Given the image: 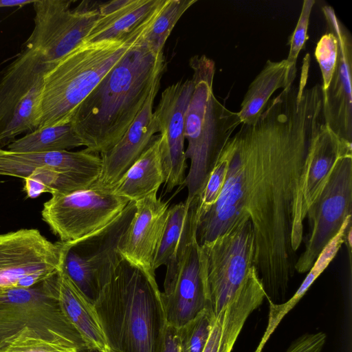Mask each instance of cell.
Returning <instances> with one entry per match:
<instances>
[{"mask_svg": "<svg viewBox=\"0 0 352 352\" xmlns=\"http://www.w3.org/2000/svg\"><path fill=\"white\" fill-rule=\"evenodd\" d=\"M57 296L64 313L87 347L101 351L108 349L94 304L68 276L63 265L57 274Z\"/></svg>", "mask_w": 352, "mask_h": 352, "instance_id": "cell-23", "label": "cell"}, {"mask_svg": "<svg viewBox=\"0 0 352 352\" xmlns=\"http://www.w3.org/2000/svg\"><path fill=\"white\" fill-rule=\"evenodd\" d=\"M162 352H182L178 328L167 324Z\"/></svg>", "mask_w": 352, "mask_h": 352, "instance_id": "cell-35", "label": "cell"}, {"mask_svg": "<svg viewBox=\"0 0 352 352\" xmlns=\"http://www.w3.org/2000/svg\"><path fill=\"white\" fill-rule=\"evenodd\" d=\"M94 307L112 352H162L167 321L156 280L122 258Z\"/></svg>", "mask_w": 352, "mask_h": 352, "instance_id": "cell-3", "label": "cell"}, {"mask_svg": "<svg viewBox=\"0 0 352 352\" xmlns=\"http://www.w3.org/2000/svg\"><path fill=\"white\" fill-rule=\"evenodd\" d=\"M165 0H113L98 6V17L83 42L124 41L143 32Z\"/></svg>", "mask_w": 352, "mask_h": 352, "instance_id": "cell-21", "label": "cell"}, {"mask_svg": "<svg viewBox=\"0 0 352 352\" xmlns=\"http://www.w3.org/2000/svg\"><path fill=\"white\" fill-rule=\"evenodd\" d=\"M102 352H112L109 348Z\"/></svg>", "mask_w": 352, "mask_h": 352, "instance_id": "cell-39", "label": "cell"}, {"mask_svg": "<svg viewBox=\"0 0 352 352\" xmlns=\"http://www.w3.org/2000/svg\"><path fill=\"white\" fill-rule=\"evenodd\" d=\"M326 339L324 332L307 333L293 341L285 352H321Z\"/></svg>", "mask_w": 352, "mask_h": 352, "instance_id": "cell-34", "label": "cell"}, {"mask_svg": "<svg viewBox=\"0 0 352 352\" xmlns=\"http://www.w3.org/2000/svg\"><path fill=\"white\" fill-rule=\"evenodd\" d=\"M124 41L82 42L50 64L43 78L38 129L70 122L78 106L142 35Z\"/></svg>", "mask_w": 352, "mask_h": 352, "instance_id": "cell-5", "label": "cell"}, {"mask_svg": "<svg viewBox=\"0 0 352 352\" xmlns=\"http://www.w3.org/2000/svg\"><path fill=\"white\" fill-rule=\"evenodd\" d=\"M129 202L95 182L87 189L52 195L41 215L60 241L74 244L107 227Z\"/></svg>", "mask_w": 352, "mask_h": 352, "instance_id": "cell-10", "label": "cell"}, {"mask_svg": "<svg viewBox=\"0 0 352 352\" xmlns=\"http://www.w3.org/2000/svg\"><path fill=\"white\" fill-rule=\"evenodd\" d=\"M197 0H165L141 36L154 54L163 52L165 43L175 25Z\"/></svg>", "mask_w": 352, "mask_h": 352, "instance_id": "cell-27", "label": "cell"}, {"mask_svg": "<svg viewBox=\"0 0 352 352\" xmlns=\"http://www.w3.org/2000/svg\"><path fill=\"white\" fill-rule=\"evenodd\" d=\"M214 315L206 308L178 328L182 352H203L208 340Z\"/></svg>", "mask_w": 352, "mask_h": 352, "instance_id": "cell-29", "label": "cell"}, {"mask_svg": "<svg viewBox=\"0 0 352 352\" xmlns=\"http://www.w3.org/2000/svg\"><path fill=\"white\" fill-rule=\"evenodd\" d=\"M141 36L72 116L70 122L89 152L104 153L122 138L162 76L163 52L154 54Z\"/></svg>", "mask_w": 352, "mask_h": 352, "instance_id": "cell-2", "label": "cell"}, {"mask_svg": "<svg viewBox=\"0 0 352 352\" xmlns=\"http://www.w3.org/2000/svg\"><path fill=\"white\" fill-rule=\"evenodd\" d=\"M35 0H0V8L21 7L32 4Z\"/></svg>", "mask_w": 352, "mask_h": 352, "instance_id": "cell-37", "label": "cell"}, {"mask_svg": "<svg viewBox=\"0 0 352 352\" xmlns=\"http://www.w3.org/2000/svg\"><path fill=\"white\" fill-rule=\"evenodd\" d=\"M161 78L154 83L142 109L122 138L111 149L100 154L101 173L96 182L98 186L111 190L138 160L155 133L158 132L153 108Z\"/></svg>", "mask_w": 352, "mask_h": 352, "instance_id": "cell-19", "label": "cell"}, {"mask_svg": "<svg viewBox=\"0 0 352 352\" xmlns=\"http://www.w3.org/2000/svg\"><path fill=\"white\" fill-rule=\"evenodd\" d=\"M57 274L30 288L0 293V351L28 339L76 348L78 352L88 348L58 299Z\"/></svg>", "mask_w": 352, "mask_h": 352, "instance_id": "cell-6", "label": "cell"}, {"mask_svg": "<svg viewBox=\"0 0 352 352\" xmlns=\"http://www.w3.org/2000/svg\"><path fill=\"white\" fill-rule=\"evenodd\" d=\"M338 43L335 34L329 31L322 35L315 49V57L319 64L322 83V91H326L336 68Z\"/></svg>", "mask_w": 352, "mask_h": 352, "instance_id": "cell-30", "label": "cell"}, {"mask_svg": "<svg viewBox=\"0 0 352 352\" xmlns=\"http://www.w3.org/2000/svg\"><path fill=\"white\" fill-rule=\"evenodd\" d=\"M164 180L160 154V135H157L111 190L129 201L135 202L157 192Z\"/></svg>", "mask_w": 352, "mask_h": 352, "instance_id": "cell-24", "label": "cell"}, {"mask_svg": "<svg viewBox=\"0 0 352 352\" xmlns=\"http://www.w3.org/2000/svg\"><path fill=\"white\" fill-rule=\"evenodd\" d=\"M70 0H35L34 28L25 47L38 52L46 63L57 62L82 43L98 17V6Z\"/></svg>", "mask_w": 352, "mask_h": 352, "instance_id": "cell-15", "label": "cell"}, {"mask_svg": "<svg viewBox=\"0 0 352 352\" xmlns=\"http://www.w3.org/2000/svg\"><path fill=\"white\" fill-rule=\"evenodd\" d=\"M201 246L206 256L208 308L215 316L235 295L254 266L250 220L239 221Z\"/></svg>", "mask_w": 352, "mask_h": 352, "instance_id": "cell-11", "label": "cell"}, {"mask_svg": "<svg viewBox=\"0 0 352 352\" xmlns=\"http://www.w3.org/2000/svg\"><path fill=\"white\" fill-rule=\"evenodd\" d=\"M314 0H305L296 28L290 38V48L286 58L292 74L296 77V61L300 50L308 39L307 30Z\"/></svg>", "mask_w": 352, "mask_h": 352, "instance_id": "cell-32", "label": "cell"}, {"mask_svg": "<svg viewBox=\"0 0 352 352\" xmlns=\"http://www.w3.org/2000/svg\"><path fill=\"white\" fill-rule=\"evenodd\" d=\"M83 146L71 122L38 129L16 139L8 149L16 153H43L68 151Z\"/></svg>", "mask_w": 352, "mask_h": 352, "instance_id": "cell-26", "label": "cell"}, {"mask_svg": "<svg viewBox=\"0 0 352 352\" xmlns=\"http://www.w3.org/2000/svg\"><path fill=\"white\" fill-rule=\"evenodd\" d=\"M327 31L338 43L336 71L326 91H322V114L326 124L338 137L352 142V38L332 7L322 8Z\"/></svg>", "mask_w": 352, "mask_h": 352, "instance_id": "cell-17", "label": "cell"}, {"mask_svg": "<svg viewBox=\"0 0 352 352\" xmlns=\"http://www.w3.org/2000/svg\"><path fill=\"white\" fill-rule=\"evenodd\" d=\"M192 90V79L181 80L168 86L162 93L154 111L160 135V154L167 192L185 182V116Z\"/></svg>", "mask_w": 352, "mask_h": 352, "instance_id": "cell-16", "label": "cell"}, {"mask_svg": "<svg viewBox=\"0 0 352 352\" xmlns=\"http://www.w3.org/2000/svg\"><path fill=\"white\" fill-rule=\"evenodd\" d=\"M188 200L176 251L166 265L161 292L167 323L176 328L208 307L206 256L196 235L198 197Z\"/></svg>", "mask_w": 352, "mask_h": 352, "instance_id": "cell-7", "label": "cell"}, {"mask_svg": "<svg viewBox=\"0 0 352 352\" xmlns=\"http://www.w3.org/2000/svg\"><path fill=\"white\" fill-rule=\"evenodd\" d=\"M228 165V157L222 150L208 177L206 186L199 197L197 207L198 212L212 206L218 199L225 183Z\"/></svg>", "mask_w": 352, "mask_h": 352, "instance_id": "cell-31", "label": "cell"}, {"mask_svg": "<svg viewBox=\"0 0 352 352\" xmlns=\"http://www.w3.org/2000/svg\"><path fill=\"white\" fill-rule=\"evenodd\" d=\"M352 154V142L338 137L322 122L314 135L302 183V215L306 214L322 190L337 160Z\"/></svg>", "mask_w": 352, "mask_h": 352, "instance_id": "cell-22", "label": "cell"}, {"mask_svg": "<svg viewBox=\"0 0 352 352\" xmlns=\"http://www.w3.org/2000/svg\"><path fill=\"white\" fill-rule=\"evenodd\" d=\"M352 212V154L340 157L319 196L309 208V232L305 250L297 258L295 271H309Z\"/></svg>", "mask_w": 352, "mask_h": 352, "instance_id": "cell-14", "label": "cell"}, {"mask_svg": "<svg viewBox=\"0 0 352 352\" xmlns=\"http://www.w3.org/2000/svg\"><path fill=\"white\" fill-rule=\"evenodd\" d=\"M68 247L50 241L36 229L0 234V293L30 288L57 273Z\"/></svg>", "mask_w": 352, "mask_h": 352, "instance_id": "cell-12", "label": "cell"}, {"mask_svg": "<svg viewBox=\"0 0 352 352\" xmlns=\"http://www.w3.org/2000/svg\"><path fill=\"white\" fill-rule=\"evenodd\" d=\"M49 65L38 52L25 47L0 72V149L38 129Z\"/></svg>", "mask_w": 352, "mask_h": 352, "instance_id": "cell-8", "label": "cell"}, {"mask_svg": "<svg viewBox=\"0 0 352 352\" xmlns=\"http://www.w3.org/2000/svg\"><path fill=\"white\" fill-rule=\"evenodd\" d=\"M80 352H102V351L100 350L96 349L87 348V349L82 350Z\"/></svg>", "mask_w": 352, "mask_h": 352, "instance_id": "cell-38", "label": "cell"}, {"mask_svg": "<svg viewBox=\"0 0 352 352\" xmlns=\"http://www.w3.org/2000/svg\"><path fill=\"white\" fill-rule=\"evenodd\" d=\"M135 211V201H130L107 227L76 243H67L63 269L93 304L122 260L118 245Z\"/></svg>", "mask_w": 352, "mask_h": 352, "instance_id": "cell-13", "label": "cell"}, {"mask_svg": "<svg viewBox=\"0 0 352 352\" xmlns=\"http://www.w3.org/2000/svg\"><path fill=\"white\" fill-rule=\"evenodd\" d=\"M295 78L286 59L276 62L267 60L243 97L241 109L237 112L241 124H255L272 94L280 88L283 89L292 85Z\"/></svg>", "mask_w": 352, "mask_h": 352, "instance_id": "cell-25", "label": "cell"}, {"mask_svg": "<svg viewBox=\"0 0 352 352\" xmlns=\"http://www.w3.org/2000/svg\"><path fill=\"white\" fill-rule=\"evenodd\" d=\"M101 168L100 155L86 149L43 153L0 149V175L36 179L52 195L89 188L99 178Z\"/></svg>", "mask_w": 352, "mask_h": 352, "instance_id": "cell-9", "label": "cell"}, {"mask_svg": "<svg viewBox=\"0 0 352 352\" xmlns=\"http://www.w3.org/2000/svg\"><path fill=\"white\" fill-rule=\"evenodd\" d=\"M190 201L186 199L175 204L168 209L167 217L156 256L154 260V269L166 265L176 251L184 221L189 207Z\"/></svg>", "mask_w": 352, "mask_h": 352, "instance_id": "cell-28", "label": "cell"}, {"mask_svg": "<svg viewBox=\"0 0 352 352\" xmlns=\"http://www.w3.org/2000/svg\"><path fill=\"white\" fill-rule=\"evenodd\" d=\"M0 352H78V351L76 348L42 340L28 339L13 342Z\"/></svg>", "mask_w": 352, "mask_h": 352, "instance_id": "cell-33", "label": "cell"}, {"mask_svg": "<svg viewBox=\"0 0 352 352\" xmlns=\"http://www.w3.org/2000/svg\"><path fill=\"white\" fill-rule=\"evenodd\" d=\"M193 90L185 116V150L190 168L184 186L187 199L199 197L223 147L241 124L237 112L227 109L215 97V63L206 55L190 58Z\"/></svg>", "mask_w": 352, "mask_h": 352, "instance_id": "cell-4", "label": "cell"}, {"mask_svg": "<svg viewBox=\"0 0 352 352\" xmlns=\"http://www.w3.org/2000/svg\"><path fill=\"white\" fill-rule=\"evenodd\" d=\"M301 74L271 98L257 122L244 125L223 150L229 159L217 201L197 210L200 245L248 219L254 236V265L266 298L285 300L303 241L302 183L311 140L324 122L322 88L307 87Z\"/></svg>", "mask_w": 352, "mask_h": 352, "instance_id": "cell-1", "label": "cell"}, {"mask_svg": "<svg viewBox=\"0 0 352 352\" xmlns=\"http://www.w3.org/2000/svg\"><path fill=\"white\" fill-rule=\"evenodd\" d=\"M265 298L263 284L253 266L235 295L214 316L203 352H231L248 318Z\"/></svg>", "mask_w": 352, "mask_h": 352, "instance_id": "cell-20", "label": "cell"}, {"mask_svg": "<svg viewBox=\"0 0 352 352\" xmlns=\"http://www.w3.org/2000/svg\"><path fill=\"white\" fill-rule=\"evenodd\" d=\"M23 190L29 198H36L44 192H48L47 187L40 181L28 177L24 179Z\"/></svg>", "mask_w": 352, "mask_h": 352, "instance_id": "cell-36", "label": "cell"}, {"mask_svg": "<svg viewBox=\"0 0 352 352\" xmlns=\"http://www.w3.org/2000/svg\"><path fill=\"white\" fill-rule=\"evenodd\" d=\"M157 193L135 202L134 215L118 245L122 259L154 280V260L169 208Z\"/></svg>", "mask_w": 352, "mask_h": 352, "instance_id": "cell-18", "label": "cell"}]
</instances>
